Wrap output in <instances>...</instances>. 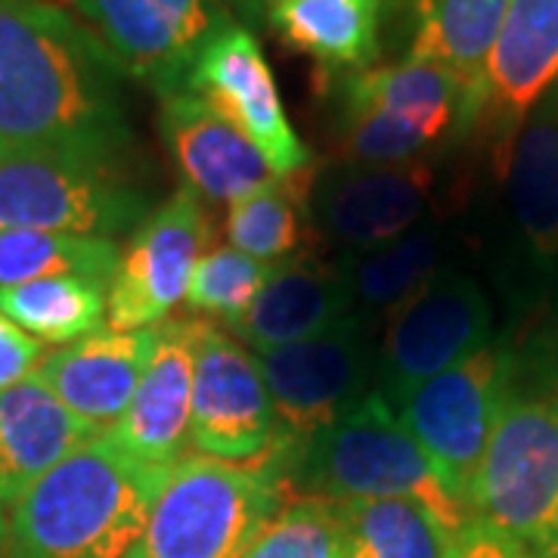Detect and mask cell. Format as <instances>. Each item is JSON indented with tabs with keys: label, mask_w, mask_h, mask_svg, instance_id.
<instances>
[{
	"label": "cell",
	"mask_w": 558,
	"mask_h": 558,
	"mask_svg": "<svg viewBox=\"0 0 558 558\" xmlns=\"http://www.w3.org/2000/svg\"><path fill=\"white\" fill-rule=\"evenodd\" d=\"M494 339V311L478 279L438 270L388 314L376 381L391 407L425 379L450 369Z\"/></svg>",
	"instance_id": "9"
},
{
	"label": "cell",
	"mask_w": 558,
	"mask_h": 558,
	"mask_svg": "<svg viewBox=\"0 0 558 558\" xmlns=\"http://www.w3.org/2000/svg\"><path fill=\"white\" fill-rule=\"evenodd\" d=\"M289 487L301 490V497L332 502L413 499L450 534L472 519L469 506L450 494L438 465L376 388L307 440L292 462Z\"/></svg>",
	"instance_id": "3"
},
{
	"label": "cell",
	"mask_w": 558,
	"mask_h": 558,
	"mask_svg": "<svg viewBox=\"0 0 558 558\" xmlns=\"http://www.w3.org/2000/svg\"><path fill=\"white\" fill-rule=\"evenodd\" d=\"M44 360V344L0 314V391L28 379Z\"/></svg>",
	"instance_id": "33"
},
{
	"label": "cell",
	"mask_w": 558,
	"mask_h": 558,
	"mask_svg": "<svg viewBox=\"0 0 558 558\" xmlns=\"http://www.w3.org/2000/svg\"><path fill=\"white\" fill-rule=\"evenodd\" d=\"M558 84V0H509L506 20L481 81L475 128L512 143L521 121Z\"/></svg>",
	"instance_id": "15"
},
{
	"label": "cell",
	"mask_w": 558,
	"mask_h": 558,
	"mask_svg": "<svg viewBox=\"0 0 558 558\" xmlns=\"http://www.w3.org/2000/svg\"><path fill=\"white\" fill-rule=\"evenodd\" d=\"M341 558H447L450 531L413 499L341 502Z\"/></svg>",
	"instance_id": "27"
},
{
	"label": "cell",
	"mask_w": 558,
	"mask_h": 558,
	"mask_svg": "<svg viewBox=\"0 0 558 558\" xmlns=\"http://www.w3.org/2000/svg\"><path fill=\"white\" fill-rule=\"evenodd\" d=\"M512 395L515 351L506 341L490 339L475 354L425 379L395 403L407 432L422 444L450 494L465 506L469 487Z\"/></svg>",
	"instance_id": "6"
},
{
	"label": "cell",
	"mask_w": 558,
	"mask_h": 558,
	"mask_svg": "<svg viewBox=\"0 0 558 558\" xmlns=\"http://www.w3.org/2000/svg\"><path fill=\"white\" fill-rule=\"evenodd\" d=\"M444 255V236L435 227L410 230L398 240L363 248L341 252L336 267L348 286L354 314L376 319V314H391L400 301H407L418 286L438 274Z\"/></svg>",
	"instance_id": "25"
},
{
	"label": "cell",
	"mask_w": 558,
	"mask_h": 558,
	"mask_svg": "<svg viewBox=\"0 0 558 558\" xmlns=\"http://www.w3.org/2000/svg\"><path fill=\"white\" fill-rule=\"evenodd\" d=\"M69 7L121 75L159 100L186 90L205 44L233 22L218 0H69Z\"/></svg>",
	"instance_id": "10"
},
{
	"label": "cell",
	"mask_w": 558,
	"mask_h": 558,
	"mask_svg": "<svg viewBox=\"0 0 558 558\" xmlns=\"http://www.w3.org/2000/svg\"><path fill=\"white\" fill-rule=\"evenodd\" d=\"M202 323H161L159 344L140 379L124 416L106 432L124 453L146 465L171 469L190 447L193 379L199 354Z\"/></svg>",
	"instance_id": "18"
},
{
	"label": "cell",
	"mask_w": 558,
	"mask_h": 558,
	"mask_svg": "<svg viewBox=\"0 0 558 558\" xmlns=\"http://www.w3.org/2000/svg\"><path fill=\"white\" fill-rule=\"evenodd\" d=\"M539 558H558V531L553 534V539L546 543V549L539 553Z\"/></svg>",
	"instance_id": "36"
},
{
	"label": "cell",
	"mask_w": 558,
	"mask_h": 558,
	"mask_svg": "<svg viewBox=\"0 0 558 558\" xmlns=\"http://www.w3.org/2000/svg\"><path fill=\"white\" fill-rule=\"evenodd\" d=\"M100 438L32 373L0 391V499L13 506L62 459Z\"/></svg>",
	"instance_id": "21"
},
{
	"label": "cell",
	"mask_w": 558,
	"mask_h": 558,
	"mask_svg": "<svg viewBox=\"0 0 558 558\" xmlns=\"http://www.w3.org/2000/svg\"><path fill=\"white\" fill-rule=\"evenodd\" d=\"M7 539H10V519H7V502L0 499V556L7 553Z\"/></svg>",
	"instance_id": "35"
},
{
	"label": "cell",
	"mask_w": 558,
	"mask_h": 558,
	"mask_svg": "<svg viewBox=\"0 0 558 558\" xmlns=\"http://www.w3.org/2000/svg\"><path fill=\"white\" fill-rule=\"evenodd\" d=\"M344 515L341 502L301 497L286 502L242 558H341Z\"/></svg>",
	"instance_id": "31"
},
{
	"label": "cell",
	"mask_w": 558,
	"mask_h": 558,
	"mask_svg": "<svg viewBox=\"0 0 558 558\" xmlns=\"http://www.w3.org/2000/svg\"><path fill=\"white\" fill-rule=\"evenodd\" d=\"M165 475L109 435L87 440L13 502L7 558H128Z\"/></svg>",
	"instance_id": "2"
},
{
	"label": "cell",
	"mask_w": 558,
	"mask_h": 558,
	"mask_svg": "<svg viewBox=\"0 0 558 558\" xmlns=\"http://www.w3.org/2000/svg\"><path fill=\"white\" fill-rule=\"evenodd\" d=\"M341 109H379L416 124L438 143L450 131L459 134L462 87L444 69L428 62L373 65L341 78Z\"/></svg>",
	"instance_id": "24"
},
{
	"label": "cell",
	"mask_w": 558,
	"mask_h": 558,
	"mask_svg": "<svg viewBox=\"0 0 558 558\" xmlns=\"http://www.w3.org/2000/svg\"><path fill=\"white\" fill-rule=\"evenodd\" d=\"M381 10L385 0H282L267 22L299 53L351 75L379 60Z\"/></svg>",
	"instance_id": "23"
},
{
	"label": "cell",
	"mask_w": 558,
	"mask_h": 558,
	"mask_svg": "<svg viewBox=\"0 0 558 558\" xmlns=\"http://www.w3.org/2000/svg\"><path fill=\"white\" fill-rule=\"evenodd\" d=\"M509 0H413L407 60L444 69L462 87L459 137L475 131V109Z\"/></svg>",
	"instance_id": "22"
},
{
	"label": "cell",
	"mask_w": 558,
	"mask_h": 558,
	"mask_svg": "<svg viewBox=\"0 0 558 558\" xmlns=\"http://www.w3.org/2000/svg\"><path fill=\"white\" fill-rule=\"evenodd\" d=\"M447 558H534L519 539L502 534L499 527L487 524L484 519L465 521L457 534L450 537Z\"/></svg>",
	"instance_id": "32"
},
{
	"label": "cell",
	"mask_w": 558,
	"mask_h": 558,
	"mask_svg": "<svg viewBox=\"0 0 558 558\" xmlns=\"http://www.w3.org/2000/svg\"><path fill=\"white\" fill-rule=\"evenodd\" d=\"M186 90L211 102L223 119L236 124L270 161L277 178L304 174L311 149L295 134L282 109L277 78L264 60L258 38L240 22H227L205 44L190 72Z\"/></svg>",
	"instance_id": "14"
},
{
	"label": "cell",
	"mask_w": 558,
	"mask_h": 558,
	"mask_svg": "<svg viewBox=\"0 0 558 558\" xmlns=\"http://www.w3.org/2000/svg\"><path fill=\"white\" fill-rule=\"evenodd\" d=\"M274 3H282V0H274Z\"/></svg>",
	"instance_id": "38"
},
{
	"label": "cell",
	"mask_w": 558,
	"mask_h": 558,
	"mask_svg": "<svg viewBox=\"0 0 558 558\" xmlns=\"http://www.w3.org/2000/svg\"><path fill=\"white\" fill-rule=\"evenodd\" d=\"M50 3H60V7H62V3H69V0H50Z\"/></svg>",
	"instance_id": "37"
},
{
	"label": "cell",
	"mask_w": 558,
	"mask_h": 558,
	"mask_svg": "<svg viewBox=\"0 0 558 558\" xmlns=\"http://www.w3.org/2000/svg\"><path fill=\"white\" fill-rule=\"evenodd\" d=\"M119 260L116 240L53 230H0V289L47 277L94 279L109 289Z\"/></svg>",
	"instance_id": "28"
},
{
	"label": "cell",
	"mask_w": 558,
	"mask_h": 558,
	"mask_svg": "<svg viewBox=\"0 0 558 558\" xmlns=\"http://www.w3.org/2000/svg\"><path fill=\"white\" fill-rule=\"evenodd\" d=\"M354 314L336 260L295 255L270 270L248 314L233 323V336L255 354L314 339Z\"/></svg>",
	"instance_id": "20"
},
{
	"label": "cell",
	"mask_w": 558,
	"mask_h": 558,
	"mask_svg": "<svg viewBox=\"0 0 558 558\" xmlns=\"http://www.w3.org/2000/svg\"><path fill=\"white\" fill-rule=\"evenodd\" d=\"M211 242V218L202 199L178 186L159 208H153L131 242L121 248V260L109 286V326L112 329H149L161 326L193 277Z\"/></svg>",
	"instance_id": "11"
},
{
	"label": "cell",
	"mask_w": 558,
	"mask_h": 558,
	"mask_svg": "<svg viewBox=\"0 0 558 558\" xmlns=\"http://www.w3.org/2000/svg\"><path fill=\"white\" fill-rule=\"evenodd\" d=\"M499 161L521 274L558 277V84L521 121Z\"/></svg>",
	"instance_id": "16"
},
{
	"label": "cell",
	"mask_w": 558,
	"mask_h": 558,
	"mask_svg": "<svg viewBox=\"0 0 558 558\" xmlns=\"http://www.w3.org/2000/svg\"><path fill=\"white\" fill-rule=\"evenodd\" d=\"M159 102L161 143L183 178V186L199 199L233 205L277 180L258 146L211 102L190 90Z\"/></svg>",
	"instance_id": "17"
},
{
	"label": "cell",
	"mask_w": 558,
	"mask_h": 558,
	"mask_svg": "<svg viewBox=\"0 0 558 558\" xmlns=\"http://www.w3.org/2000/svg\"><path fill=\"white\" fill-rule=\"evenodd\" d=\"M432 168L329 161L307 178V218L341 252H363L416 230L432 199Z\"/></svg>",
	"instance_id": "13"
},
{
	"label": "cell",
	"mask_w": 558,
	"mask_h": 558,
	"mask_svg": "<svg viewBox=\"0 0 558 558\" xmlns=\"http://www.w3.org/2000/svg\"><path fill=\"white\" fill-rule=\"evenodd\" d=\"M149 211V196L121 165L0 153V230L116 240L134 233Z\"/></svg>",
	"instance_id": "7"
},
{
	"label": "cell",
	"mask_w": 558,
	"mask_h": 558,
	"mask_svg": "<svg viewBox=\"0 0 558 558\" xmlns=\"http://www.w3.org/2000/svg\"><path fill=\"white\" fill-rule=\"evenodd\" d=\"M0 314L22 332L50 344H72L102 329L109 289L81 277H47L0 289Z\"/></svg>",
	"instance_id": "26"
},
{
	"label": "cell",
	"mask_w": 558,
	"mask_h": 558,
	"mask_svg": "<svg viewBox=\"0 0 558 558\" xmlns=\"http://www.w3.org/2000/svg\"><path fill=\"white\" fill-rule=\"evenodd\" d=\"M270 270L274 267L260 264L233 245H218V248H208L193 267L183 299L190 304V311L218 317L227 326H233L248 314L264 282L270 279Z\"/></svg>",
	"instance_id": "30"
},
{
	"label": "cell",
	"mask_w": 558,
	"mask_h": 558,
	"mask_svg": "<svg viewBox=\"0 0 558 558\" xmlns=\"http://www.w3.org/2000/svg\"><path fill=\"white\" fill-rule=\"evenodd\" d=\"M307 178H277L252 196L233 202L227 211L230 245L267 267L301 255L307 233Z\"/></svg>",
	"instance_id": "29"
},
{
	"label": "cell",
	"mask_w": 558,
	"mask_h": 558,
	"mask_svg": "<svg viewBox=\"0 0 558 558\" xmlns=\"http://www.w3.org/2000/svg\"><path fill=\"white\" fill-rule=\"evenodd\" d=\"M469 509L539 558L558 531V391L509 398L469 487Z\"/></svg>",
	"instance_id": "5"
},
{
	"label": "cell",
	"mask_w": 558,
	"mask_h": 558,
	"mask_svg": "<svg viewBox=\"0 0 558 558\" xmlns=\"http://www.w3.org/2000/svg\"><path fill=\"white\" fill-rule=\"evenodd\" d=\"M292 459L186 457L168 469L128 558H242L286 506Z\"/></svg>",
	"instance_id": "4"
},
{
	"label": "cell",
	"mask_w": 558,
	"mask_h": 558,
	"mask_svg": "<svg viewBox=\"0 0 558 558\" xmlns=\"http://www.w3.org/2000/svg\"><path fill=\"white\" fill-rule=\"evenodd\" d=\"M121 69L50 0H0V153L124 165Z\"/></svg>",
	"instance_id": "1"
},
{
	"label": "cell",
	"mask_w": 558,
	"mask_h": 558,
	"mask_svg": "<svg viewBox=\"0 0 558 558\" xmlns=\"http://www.w3.org/2000/svg\"><path fill=\"white\" fill-rule=\"evenodd\" d=\"M376 360V326L363 314L344 317L314 339L258 354L277 407L279 450L295 462L319 428L366 398Z\"/></svg>",
	"instance_id": "8"
},
{
	"label": "cell",
	"mask_w": 558,
	"mask_h": 558,
	"mask_svg": "<svg viewBox=\"0 0 558 558\" xmlns=\"http://www.w3.org/2000/svg\"><path fill=\"white\" fill-rule=\"evenodd\" d=\"M159 344V326H102L40 360L38 376L94 432L106 435L134 400L140 379Z\"/></svg>",
	"instance_id": "19"
},
{
	"label": "cell",
	"mask_w": 558,
	"mask_h": 558,
	"mask_svg": "<svg viewBox=\"0 0 558 558\" xmlns=\"http://www.w3.org/2000/svg\"><path fill=\"white\" fill-rule=\"evenodd\" d=\"M218 3L233 20L245 25V28H252V32L267 22V3L270 0H218Z\"/></svg>",
	"instance_id": "34"
},
{
	"label": "cell",
	"mask_w": 558,
	"mask_h": 558,
	"mask_svg": "<svg viewBox=\"0 0 558 558\" xmlns=\"http://www.w3.org/2000/svg\"><path fill=\"white\" fill-rule=\"evenodd\" d=\"M190 444L220 462H258L279 450L277 407L258 354L211 323H202Z\"/></svg>",
	"instance_id": "12"
}]
</instances>
